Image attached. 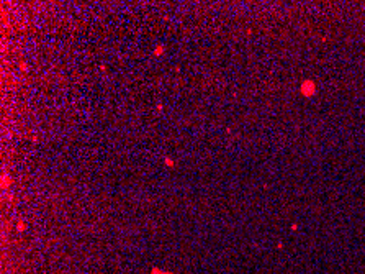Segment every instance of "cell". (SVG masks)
Returning a JSON list of instances; mask_svg holds the SVG:
<instances>
[{
    "label": "cell",
    "instance_id": "1",
    "mask_svg": "<svg viewBox=\"0 0 365 274\" xmlns=\"http://www.w3.org/2000/svg\"><path fill=\"white\" fill-rule=\"evenodd\" d=\"M300 92L303 94V97H313L316 94V84L310 81V79H306V81L301 82L300 85Z\"/></svg>",
    "mask_w": 365,
    "mask_h": 274
}]
</instances>
